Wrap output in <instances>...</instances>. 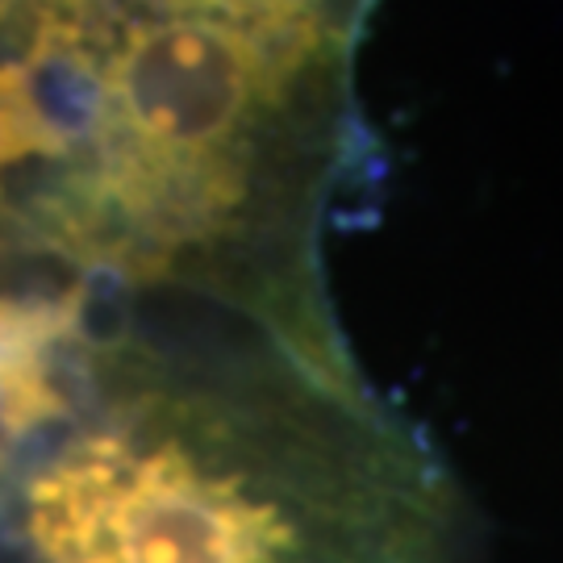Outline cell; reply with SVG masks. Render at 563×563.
Here are the masks:
<instances>
[{"mask_svg": "<svg viewBox=\"0 0 563 563\" xmlns=\"http://www.w3.org/2000/svg\"><path fill=\"white\" fill-rule=\"evenodd\" d=\"M25 155H55V151L42 139L38 121L21 97L13 63H0V167L21 163Z\"/></svg>", "mask_w": 563, "mask_h": 563, "instance_id": "6da1fadb", "label": "cell"}]
</instances>
